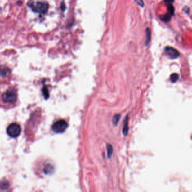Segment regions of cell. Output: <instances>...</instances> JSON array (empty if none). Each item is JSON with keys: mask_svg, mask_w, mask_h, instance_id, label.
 Listing matches in <instances>:
<instances>
[{"mask_svg": "<svg viewBox=\"0 0 192 192\" xmlns=\"http://www.w3.org/2000/svg\"><path fill=\"white\" fill-rule=\"evenodd\" d=\"M17 98L16 92L13 89H9L2 95L3 100L8 103H13L16 101Z\"/></svg>", "mask_w": 192, "mask_h": 192, "instance_id": "4", "label": "cell"}, {"mask_svg": "<svg viewBox=\"0 0 192 192\" xmlns=\"http://www.w3.org/2000/svg\"><path fill=\"white\" fill-rule=\"evenodd\" d=\"M28 5L33 12L40 14H45L49 9V4L44 1H31Z\"/></svg>", "mask_w": 192, "mask_h": 192, "instance_id": "1", "label": "cell"}, {"mask_svg": "<svg viewBox=\"0 0 192 192\" xmlns=\"http://www.w3.org/2000/svg\"><path fill=\"white\" fill-rule=\"evenodd\" d=\"M128 131V116L126 117L125 121H124V125L123 127V134L126 136L127 135Z\"/></svg>", "mask_w": 192, "mask_h": 192, "instance_id": "6", "label": "cell"}, {"mask_svg": "<svg viewBox=\"0 0 192 192\" xmlns=\"http://www.w3.org/2000/svg\"><path fill=\"white\" fill-rule=\"evenodd\" d=\"M10 70L6 68H2L0 67V76H6L9 74Z\"/></svg>", "mask_w": 192, "mask_h": 192, "instance_id": "7", "label": "cell"}, {"mask_svg": "<svg viewBox=\"0 0 192 192\" xmlns=\"http://www.w3.org/2000/svg\"><path fill=\"white\" fill-rule=\"evenodd\" d=\"M68 127L67 122L64 120H60L54 123L52 126V131L55 133H63Z\"/></svg>", "mask_w": 192, "mask_h": 192, "instance_id": "3", "label": "cell"}, {"mask_svg": "<svg viewBox=\"0 0 192 192\" xmlns=\"http://www.w3.org/2000/svg\"><path fill=\"white\" fill-rule=\"evenodd\" d=\"M165 3L166 4V5H170V4H172L174 2V0H164Z\"/></svg>", "mask_w": 192, "mask_h": 192, "instance_id": "15", "label": "cell"}, {"mask_svg": "<svg viewBox=\"0 0 192 192\" xmlns=\"http://www.w3.org/2000/svg\"><path fill=\"white\" fill-rule=\"evenodd\" d=\"M172 16L170 15L169 13H168L167 14L165 15V16H162L161 19L162 21H164V22H168V21L170 20V19H171Z\"/></svg>", "mask_w": 192, "mask_h": 192, "instance_id": "11", "label": "cell"}, {"mask_svg": "<svg viewBox=\"0 0 192 192\" xmlns=\"http://www.w3.org/2000/svg\"><path fill=\"white\" fill-rule=\"evenodd\" d=\"M107 148V152H108V158L110 159L112 157V153H113V148H112L111 145L108 144Z\"/></svg>", "mask_w": 192, "mask_h": 192, "instance_id": "10", "label": "cell"}, {"mask_svg": "<svg viewBox=\"0 0 192 192\" xmlns=\"http://www.w3.org/2000/svg\"><path fill=\"white\" fill-rule=\"evenodd\" d=\"M135 2L137 3L138 5H139L141 7H143L144 5L143 0H135Z\"/></svg>", "mask_w": 192, "mask_h": 192, "instance_id": "14", "label": "cell"}, {"mask_svg": "<svg viewBox=\"0 0 192 192\" xmlns=\"http://www.w3.org/2000/svg\"><path fill=\"white\" fill-rule=\"evenodd\" d=\"M146 43H145V45H148V43H150V40L151 39V33H150V29L148 28H146Z\"/></svg>", "mask_w": 192, "mask_h": 192, "instance_id": "8", "label": "cell"}, {"mask_svg": "<svg viewBox=\"0 0 192 192\" xmlns=\"http://www.w3.org/2000/svg\"><path fill=\"white\" fill-rule=\"evenodd\" d=\"M1 9H0V11H1Z\"/></svg>", "mask_w": 192, "mask_h": 192, "instance_id": "16", "label": "cell"}, {"mask_svg": "<svg viewBox=\"0 0 192 192\" xmlns=\"http://www.w3.org/2000/svg\"><path fill=\"white\" fill-rule=\"evenodd\" d=\"M21 128L20 125L16 123H11L7 128V133L10 137L16 138L19 136L21 133Z\"/></svg>", "mask_w": 192, "mask_h": 192, "instance_id": "2", "label": "cell"}, {"mask_svg": "<svg viewBox=\"0 0 192 192\" xmlns=\"http://www.w3.org/2000/svg\"><path fill=\"white\" fill-rule=\"evenodd\" d=\"M120 118H121V115H119V114H116L114 116L113 118V123L114 125H117V124L119 121Z\"/></svg>", "mask_w": 192, "mask_h": 192, "instance_id": "13", "label": "cell"}, {"mask_svg": "<svg viewBox=\"0 0 192 192\" xmlns=\"http://www.w3.org/2000/svg\"><path fill=\"white\" fill-rule=\"evenodd\" d=\"M167 6L168 13L172 16H174V12H175V9L174 6H172V4H170L167 5Z\"/></svg>", "mask_w": 192, "mask_h": 192, "instance_id": "12", "label": "cell"}, {"mask_svg": "<svg viewBox=\"0 0 192 192\" xmlns=\"http://www.w3.org/2000/svg\"><path fill=\"white\" fill-rule=\"evenodd\" d=\"M179 75L177 73H173L170 76V80L172 83H175L179 79Z\"/></svg>", "mask_w": 192, "mask_h": 192, "instance_id": "9", "label": "cell"}, {"mask_svg": "<svg viewBox=\"0 0 192 192\" xmlns=\"http://www.w3.org/2000/svg\"><path fill=\"white\" fill-rule=\"evenodd\" d=\"M165 55L167 56L168 58L171 59H175L178 58L180 55V53L176 49H175L172 47L167 46L164 49Z\"/></svg>", "mask_w": 192, "mask_h": 192, "instance_id": "5", "label": "cell"}]
</instances>
